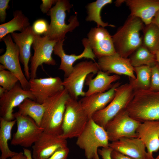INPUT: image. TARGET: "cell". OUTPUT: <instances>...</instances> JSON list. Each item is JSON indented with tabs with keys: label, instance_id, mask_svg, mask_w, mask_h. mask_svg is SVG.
<instances>
[{
	"label": "cell",
	"instance_id": "obj_1",
	"mask_svg": "<svg viewBox=\"0 0 159 159\" xmlns=\"http://www.w3.org/2000/svg\"><path fill=\"white\" fill-rule=\"evenodd\" d=\"M144 27L140 18L130 15L124 24L112 36L115 51L119 55L128 58L142 44L140 32Z\"/></svg>",
	"mask_w": 159,
	"mask_h": 159
},
{
	"label": "cell",
	"instance_id": "obj_2",
	"mask_svg": "<svg viewBox=\"0 0 159 159\" xmlns=\"http://www.w3.org/2000/svg\"><path fill=\"white\" fill-rule=\"evenodd\" d=\"M125 110L131 118L141 123L159 121V92L134 91L133 98Z\"/></svg>",
	"mask_w": 159,
	"mask_h": 159
},
{
	"label": "cell",
	"instance_id": "obj_3",
	"mask_svg": "<svg viewBox=\"0 0 159 159\" xmlns=\"http://www.w3.org/2000/svg\"><path fill=\"white\" fill-rule=\"evenodd\" d=\"M72 7L69 1L58 0L52 7L48 15L50 17V22L46 34L50 39L57 42L64 40L65 35L69 32H72L79 25L77 15L71 16L68 20L69 23H65L66 11H70Z\"/></svg>",
	"mask_w": 159,
	"mask_h": 159
},
{
	"label": "cell",
	"instance_id": "obj_4",
	"mask_svg": "<svg viewBox=\"0 0 159 159\" xmlns=\"http://www.w3.org/2000/svg\"><path fill=\"white\" fill-rule=\"evenodd\" d=\"M109 140L105 129L90 118L84 130L77 138L76 144L83 150L87 159H100L99 148L109 147Z\"/></svg>",
	"mask_w": 159,
	"mask_h": 159
},
{
	"label": "cell",
	"instance_id": "obj_5",
	"mask_svg": "<svg viewBox=\"0 0 159 159\" xmlns=\"http://www.w3.org/2000/svg\"><path fill=\"white\" fill-rule=\"evenodd\" d=\"M70 97L64 89L45 102V110L40 125L44 132L61 135L66 104Z\"/></svg>",
	"mask_w": 159,
	"mask_h": 159
},
{
	"label": "cell",
	"instance_id": "obj_6",
	"mask_svg": "<svg viewBox=\"0 0 159 159\" xmlns=\"http://www.w3.org/2000/svg\"><path fill=\"white\" fill-rule=\"evenodd\" d=\"M89 119L80 100L70 97L66 104L60 136L66 139L77 138Z\"/></svg>",
	"mask_w": 159,
	"mask_h": 159
},
{
	"label": "cell",
	"instance_id": "obj_7",
	"mask_svg": "<svg viewBox=\"0 0 159 159\" xmlns=\"http://www.w3.org/2000/svg\"><path fill=\"white\" fill-rule=\"evenodd\" d=\"M134 90L130 83L117 87L115 96L104 108L96 112L92 120L97 124L105 128L107 123L121 111L125 110L132 100Z\"/></svg>",
	"mask_w": 159,
	"mask_h": 159
},
{
	"label": "cell",
	"instance_id": "obj_8",
	"mask_svg": "<svg viewBox=\"0 0 159 159\" xmlns=\"http://www.w3.org/2000/svg\"><path fill=\"white\" fill-rule=\"evenodd\" d=\"M99 70L97 62L92 61L81 62L74 66L71 73L63 81L64 89L71 97L77 99L79 96H85L83 89L87 77L90 74L97 73Z\"/></svg>",
	"mask_w": 159,
	"mask_h": 159
},
{
	"label": "cell",
	"instance_id": "obj_9",
	"mask_svg": "<svg viewBox=\"0 0 159 159\" xmlns=\"http://www.w3.org/2000/svg\"><path fill=\"white\" fill-rule=\"evenodd\" d=\"M17 124L16 131L13 135L11 144L25 148L30 147L37 141L44 132L34 121L28 116L14 113Z\"/></svg>",
	"mask_w": 159,
	"mask_h": 159
},
{
	"label": "cell",
	"instance_id": "obj_10",
	"mask_svg": "<svg viewBox=\"0 0 159 159\" xmlns=\"http://www.w3.org/2000/svg\"><path fill=\"white\" fill-rule=\"evenodd\" d=\"M139 121L131 118L124 110L121 111L106 124L105 129L109 141H117L123 137L137 138V129Z\"/></svg>",
	"mask_w": 159,
	"mask_h": 159
},
{
	"label": "cell",
	"instance_id": "obj_11",
	"mask_svg": "<svg viewBox=\"0 0 159 159\" xmlns=\"http://www.w3.org/2000/svg\"><path fill=\"white\" fill-rule=\"evenodd\" d=\"M6 46L4 53L0 56V70L7 69L18 78L20 85L25 90H29V82L23 73L20 63L19 49L13 42L11 34H8L2 39Z\"/></svg>",
	"mask_w": 159,
	"mask_h": 159
},
{
	"label": "cell",
	"instance_id": "obj_12",
	"mask_svg": "<svg viewBox=\"0 0 159 159\" xmlns=\"http://www.w3.org/2000/svg\"><path fill=\"white\" fill-rule=\"evenodd\" d=\"M57 42L50 39L47 36L37 35L32 46L34 54L30 59V78H36L39 67L43 64L53 66L56 64L52 54Z\"/></svg>",
	"mask_w": 159,
	"mask_h": 159
},
{
	"label": "cell",
	"instance_id": "obj_13",
	"mask_svg": "<svg viewBox=\"0 0 159 159\" xmlns=\"http://www.w3.org/2000/svg\"><path fill=\"white\" fill-rule=\"evenodd\" d=\"M29 90L40 104L64 90L63 81L58 77L40 78H30L29 81Z\"/></svg>",
	"mask_w": 159,
	"mask_h": 159
},
{
	"label": "cell",
	"instance_id": "obj_14",
	"mask_svg": "<svg viewBox=\"0 0 159 159\" xmlns=\"http://www.w3.org/2000/svg\"><path fill=\"white\" fill-rule=\"evenodd\" d=\"M27 98L35 101V97L30 90H24L20 85L17 83L11 89L7 91L0 97V117L8 121L14 120V109Z\"/></svg>",
	"mask_w": 159,
	"mask_h": 159
},
{
	"label": "cell",
	"instance_id": "obj_15",
	"mask_svg": "<svg viewBox=\"0 0 159 159\" xmlns=\"http://www.w3.org/2000/svg\"><path fill=\"white\" fill-rule=\"evenodd\" d=\"M90 46L96 58L118 54L113 44L112 36L104 28H92L87 34Z\"/></svg>",
	"mask_w": 159,
	"mask_h": 159
},
{
	"label": "cell",
	"instance_id": "obj_16",
	"mask_svg": "<svg viewBox=\"0 0 159 159\" xmlns=\"http://www.w3.org/2000/svg\"><path fill=\"white\" fill-rule=\"evenodd\" d=\"M67 146V139L46 132L32 146L33 159H47L60 148Z\"/></svg>",
	"mask_w": 159,
	"mask_h": 159
},
{
	"label": "cell",
	"instance_id": "obj_17",
	"mask_svg": "<svg viewBox=\"0 0 159 159\" xmlns=\"http://www.w3.org/2000/svg\"><path fill=\"white\" fill-rule=\"evenodd\" d=\"M64 40L58 41L54 49V54L61 59V63L59 69L64 72L65 77H67L73 70V64L76 61L85 58L90 59L95 62L96 58L90 46L87 38H84L82 40V44L84 47L83 52L79 55L72 54H67L63 49V44Z\"/></svg>",
	"mask_w": 159,
	"mask_h": 159
},
{
	"label": "cell",
	"instance_id": "obj_18",
	"mask_svg": "<svg viewBox=\"0 0 159 159\" xmlns=\"http://www.w3.org/2000/svg\"><path fill=\"white\" fill-rule=\"evenodd\" d=\"M97 63L100 70L109 74L124 75L127 76L130 79L136 78L134 67L129 58H125L117 54L99 58Z\"/></svg>",
	"mask_w": 159,
	"mask_h": 159
},
{
	"label": "cell",
	"instance_id": "obj_19",
	"mask_svg": "<svg viewBox=\"0 0 159 159\" xmlns=\"http://www.w3.org/2000/svg\"><path fill=\"white\" fill-rule=\"evenodd\" d=\"M11 34L13 40L19 48L20 61L24 65V75L27 80H29L30 74L29 63L31 56V48L37 35L31 26L22 32H14Z\"/></svg>",
	"mask_w": 159,
	"mask_h": 159
},
{
	"label": "cell",
	"instance_id": "obj_20",
	"mask_svg": "<svg viewBox=\"0 0 159 159\" xmlns=\"http://www.w3.org/2000/svg\"><path fill=\"white\" fill-rule=\"evenodd\" d=\"M136 133L145 146L148 159H155L154 152L159 149V121H147L141 123Z\"/></svg>",
	"mask_w": 159,
	"mask_h": 159
},
{
	"label": "cell",
	"instance_id": "obj_21",
	"mask_svg": "<svg viewBox=\"0 0 159 159\" xmlns=\"http://www.w3.org/2000/svg\"><path fill=\"white\" fill-rule=\"evenodd\" d=\"M120 83H113L108 90L102 93H96L85 96L80 100L83 108L89 118L96 112L106 107L114 98L116 89L120 85Z\"/></svg>",
	"mask_w": 159,
	"mask_h": 159
},
{
	"label": "cell",
	"instance_id": "obj_22",
	"mask_svg": "<svg viewBox=\"0 0 159 159\" xmlns=\"http://www.w3.org/2000/svg\"><path fill=\"white\" fill-rule=\"evenodd\" d=\"M113 150L134 159H148L145 144L138 138L123 137L109 143Z\"/></svg>",
	"mask_w": 159,
	"mask_h": 159
},
{
	"label": "cell",
	"instance_id": "obj_23",
	"mask_svg": "<svg viewBox=\"0 0 159 159\" xmlns=\"http://www.w3.org/2000/svg\"><path fill=\"white\" fill-rule=\"evenodd\" d=\"M125 2L130 14L140 18L145 25L151 23L159 10V0H127Z\"/></svg>",
	"mask_w": 159,
	"mask_h": 159
},
{
	"label": "cell",
	"instance_id": "obj_24",
	"mask_svg": "<svg viewBox=\"0 0 159 159\" xmlns=\"http://www.w3.org/2000/svg\"><path fill=\"white\" fill-rule=\"evenodd\" d=\"M96 76L93 79L92 78L93 74H90L87 77L85 84L88 86V88L85 92V96L108 90L112 87L113 83L120 78L119 75H110L101 70H99Z\"/></svg>",
	"mask_w": 159,
	"mask_h": 159
},
{
	"label": "cell",
	"instance_id": "obj_25",
	"mask_svg": "<svg viewBox=\"0 0 159 159\" xmlns=\"http://www.w3.org/2000/svg\"><path fill=\"white\" fill-rule=\"evenodd\" d=\"M14 18L9 21L0 25V40L7 35L19 31L22 32L30 25L29 19L23 13L21 10L15 11L13 13Z\"/></svg>",
	"mask_w": 159,
	"mask_h": 159
},
{
	"label": "cell",
	"instance_id": "obj_26",
	"mask_svg": "<svg viewBox=\"0 0 159 159\" xmlns=\"http://www.w3.org/2000/svg\"><path fill=\"white\" fill-rule=\"evenodd\" d=\"M16 122L14 119L11 121L0 118V159H7L11 158L18 153L11 150L8 146V141L11 139V130Z\"/></svg>",
	"mask_w": 159,
	"mask_h": 159
},
{
	"label": "cell",
	"instance_id": "obj_27",
	"mask_svg": "<svg viewBox=\"0 0 159 159\" xmlns=\"http://www.w3.org/2000/svg\"><path fill=\"white\" fill-rule=\"evenodd\" d=\"M18 114L28 116L32 119L37 124L40 126L46 107L45 102L40 104L29 98L26 99L18 107Z\"/></svg>",
	"mask_w": 159,
	"mask_h": 159
},
{
	"label": "cell",
	"instance_id": "obj_28",
	"mask_svg": "<svg viewBox=\"0 0 159 159\" xmlns=\"http://www.w3.org/2000/svg\"><path fill=\"white\" fill-rule=\"evenodd\" d=\"M112 1V0H97L89 4L87 6V15L86 21H94L97 24V27L104 28L107 26L115 27L113 25L103 22L101 16V12L103 7L107 4H111Z\"/></svg>",
	"mask_w": 159,
	"mask_h": 159
},
{
	"label": "cell",
	"instance_id": "obj_29",
	"mask_svg": "<svg viewBox=\"0 0 159 159\" xmlns=\"http://www.w3.org/2000/svg\"><path fill=\"white\" fill-rule=\"evenodd\" d=\"M136 74L135 80L130 79V84L134 91L149 90L151 77V68L147 65L134 67Z\"/></svg>",
	"mask_w": 159,
	"mask_h": 159
},
{
	"label": "cell",
	"instance_id": "obj_30",
	"mask_svg": "<svg viewBox=\"0 0 159 159\" xmlns=\"http://www.w3.org/2000/svg\"><path fill=\"white\" fill-rule=\"evenodd\" d=\"M143 30L142 44L155 54L159 49V28L151 23L145 25Z\"/></svg>",
	"mask_w": 159,
	"mask_h": 159
},
{
	"label": "cell",
	"instance_id": "obj_31",
	"mask_svg": "<svg viewBox=\"0 0 159 159\" xmlns=\"http://www.w3.org/2000/svg\"><path fill=\"white\" fill-rule=\"evenodd\" d=\"M129 58L134 67L143 65L151 67L157 62L155 54L143 44L130 56Z\"/></svg>",
	"mask_w": 159,
	"mask_h": 159
},
{
	"label": "cell",
	"instance_id": "obj_32",
	"mask_svg": "<svg viewBox=\"0 0 159 159\" xmlns=\"http://www.w3.org/2000/svg\"><path fill=\"white\" fill-rule=\"evenodd\" d=\"M19 82L17 77L8 70L0 71V85L6 90L13 88Z\"/></svg>",
	"mask_w": 159,
	"mask_h": 159
},
{
	"label": "cell",
	"instance_id": "obj_33",
	"mask_svg": "<svg viewBox=\"0 0 159 159\" xmlns=\"http://www.w3.org/2000/svg\"><path fill=\"white\" fill-rule=\"evenodd\" d=\"M151 68V77L149 90L159 92V63L157 62Z\"/></svg>",
	"mask_w": 159,
	"mask_h": 159
},
{
	"label": "cell",
	"instance_id": "obj_34",
	"mask_svg": "<svg viewBox=\"0 0 159 159\" xmlns=\"http://www.w3.org/2000/svg\"><path fill=\"white\" fill-rule=\"evenodd\" d=\"M49 25L46 20L39 19L35 21L32 26L33 30L37 35H45L48 32Z\"/></svg>",
	"mask_w": 159,
	"mask_h": 159
},
{
	"label": "cell",
	"instance_id": "obj_35",
	"mask_svg": "<svg viewBox=\"0 0 159 159\" xmlns=\"http://www.w3.org/2000/svg\"><path fill=\"white\" fill-rule=\"evenodd\" d=\"M69 152L67 146L59 149L47 159H67Z\"/></svg>",
	"mask_w": 159,
	"mask_h": 159
},
{
	"label": "cell",
	"instance_id": "obj_36",
	"mask_svg": "<svg viewBox=\"0 0 159 159\" xmlns=\"http://www.w3.org/2000/svg\"><path fill=\"white\" fill-rule=\"evenodd\" d=\"M9 0H0V21L1 22H4L6 18V10L9 6Z\"/></svg>",
	"mask_w": 159,
	"mask_h": 159
},
{
	"label": "cell",
	"instance_id": "obj_37",
	"mask_svg": "<svg viewBox=\"0 0 159 159\" xmlns=\"http://www.w3.org/2000/svg\"><path fill=\"white\" fill-rule=\"evenodd\" d=\"M57 0H42V4L40 8L41 11L44 14L47 15L50 10L52 9V6L55 4Z\"/></svg>",
	"mask_w": 159,
	"mask_h": 159
},
{
	"label": "cell",
	"instance_id": "obj_38",
	"mask_svg": "<svg viewBox=\"0 0 159 159\" xmlns=\"http://www.w3.org/2000/svg\"><path fill=\"white\" fill-rule=\"evenodd\" d=\"M113 150L109 147L107 148H102L99 149L98 154L100 155L102 159H112L111 156V153Z\"/></svg>",
	"mask_w": 159,
	"mask_h": 159
},
{
	"label": "cell",
	"instance_id": "obj_39",
	"mask_svg": "<svg viewBox=\"0 0 159 159\" xmlns=\"http://www.w3.org/2000/svg\"><path fill=\"white\" fill-rule=\"evenodd\" d=\"M111 156L112 159H134L113 150L111 153Z\"/></svg>",
	"mask_w": 159,
	"mask_h": 159
},
{
	"label": "cell",
	"instance_id": "obj_40",
	"mask_svg": "<svg viewBox=\"0 0 159 159\" xmlns=\"http://www.w3.org/2000/svg\"><path fill=\"white\" fill-rule=\"evenodd\" d=\"M8 159H28V158L24 153L20 152Z\"/></svg>",
	"mask_w": 159,
	"mask_h": 159
},
{
	"label": "cell",
	"instance_id": "obj_41",
	"mask_svg": "<svg viewBox=\"0 0 159 159\" xmlns=\"http://www.w3.org/2000/svg\"><path fill=\"white\" fill-rule=\"evenodd\" d=\"M151 23L155 24L159 28V10L155 14Z\"/></svg>",
	"mask_w": 159,
	"mask_h": 159
},
{
	"label": "cell",
	"instance_id": "obj_42",
	"mask_svg": "<svg viewBox=\"0 0 159 159\" xmlns=\"http://www.w3.org/2000/svg\"><path fill=\"white\" fill-rule=\"evenodd\" d=\"M7 91L2 87L0 86V97L2 96Z\"/></svg>",
	"mask_w": 159,
	"mask_h": 159
},
{
	"label": "cell",
	"instance_id": "obj_43",
	"mask_svg": "<svg viewBox=\"0 0 159 159\" xmlns=\"http://www.w3.org/2000/svg\"><path fill=\"white\" fill-rule=\"evenodd\" d=\"M125 0H117L115 2L116 6H120L122 3L125 2Z\"/></svg>",
	"mask_w": 159,
	"mask_h": 159
},
{
	"label": "cell",
	"instance_id": "obj_44",
	"mask_svg": "<svg viewBox=\"0 0 159 159\" xmlns=\"http://www.w3.org/2000/svg\"><path fill=\"white\" fill-rule=\"evenodd\" d=\"M155 54L156 61L159 63V49L156 52Z\"/></svg>",
	"mask_w": 159,
	"mask_h": 159
},
{
	"label": "cell",
	"instance_id": "obj_45",
	"mask_svg": "<svg viewBox=\"0 0 159 159\" xmlns=\"http://www.w3.org/2000/svg\"><path fill=\"white\" fill-rule=\"evenodd\" d=\"M155 159H159V154L155 158Z\"/></svg>",
	"mask_w": 159,
	"mask_h": 159
}]
</instances>
